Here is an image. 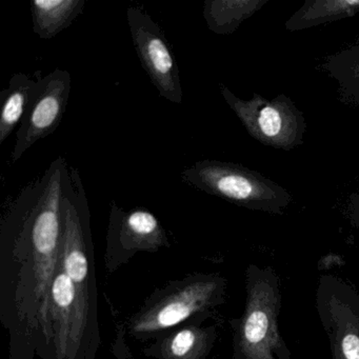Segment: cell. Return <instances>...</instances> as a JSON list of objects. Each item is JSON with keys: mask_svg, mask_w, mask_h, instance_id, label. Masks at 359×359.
<instances>
[{"mask_svg": "<svg viewBox=\"0 0 359 359\" xmlns=\"http://www.w3.org/2000/svg\"><path fill=\"white\" fill-rule=\"evenodd\" d=\"M67 159L56 158L9 203L1 224L3 245L32 264L34 318L49 338L52 283L60 269L62 203L68 180Z\"/></svg>", "mask_w": 359, "mask_h": 359, "instance_id": "cell-1", "label": "cell"}, {"mask_svg": "<svg viewBox=\"0 0 359 359\" xmlns=\"http://www.w3.org/2000/svg\"><path fill=\"white\" fill-rule=\"evenodd\" d=\"M245 311L233 320L234 359H292L280 331V280L272 266L250 264Z\"/></svg>", "mask_w": 359, "mask_h": 359, "instance_id": "cell-2", "label": "cell"}, {"mask_svg": "<svg viewBox=\"0 0 359 359\" xmlns=\"http://www.w3.org/2000/svg\"><path fill=\"white\" fill-rule=\"evenodd\" d=\"M182 180L193 188L239 207L283 214L292 195L258 172L226 161L203 159L182 171Z\"/></svg>", "mask_w": 359, "mask_h": 359, "instance_id": "cell-3", "label": "cell"}, {"mask_svg": "<svg viewBox=\"0 0 359 359\" xmlns=\"http://www.w3.org/2000/svg\"><path fill=\"white\" fill-rule=\"evenodd\" d=\"M220 94L236 114L248 133L264 146L291 151L300 146L306 123L302 111L285 95L269 100L254 94L249 100L237 97L226 86Z\"/></svg>", "mask_w": 359, "mask_h": 359, "instance_id": "cell-4", "label": "cell"}, {"mask_svg": "<svg viewBox=\"0 0 359 359\" xmlns=\"http://www.w3.org/2000/svg\"><path fill=\"white\" fill-rule=\"evenodd\" d=\"M315 304L331 359H359V292L344 279L323 275Z\"/></svg>", "mask_w": 359, "mask_h": 359, "instance_id": "cell-5", "label": "cell"}, {"mask_svg": "<svg viewBox=\"0 0 359 359\" xmlns=\"http://www.w3.org/2000/svg\"><path fill=\"white\" fill-rule=\"evenodd\" d=\"M127 22L136 54L152 85L168 102L182 104L178 65L161 27L138 7L128 8Z\"/></svg>", "mask_w": 359, "mask_h": 359, "instance_id": "cell-6", "label": "cell"}, {"mask_svg": "<svg viewBox=\"0 0 359 359\" xmlns=\"http://www.w3.org/2000/svg\"><path fill=\"white\" fill-rule=\"evenodd\" d=\"M71 92V75L55 69L35 83L26 114L16 133L11 161L18 163L39 140L54 133L62 123Z\"/></svg>", "mask_w": 359, "mask_h": 359, "instance_id": "cell-7", "label": "cell"}, {"mask_svg": "<svg viewBox=\"0 0 359 359\" xmlns=\"http://www.w3.org/2000/svg\"><path fill=\"white\" fill-rule=\"evenodd\" d=\"M226 283L216 276L201 277L182 283L137 315L132 323L134 334H152L169 329L196 313L213 308L222 302Z\"/></svg>", "mask_w": 359, "mask_h": 359, "instance_id": "cell-8", "label": "cell"}, {"mask_svg": "<svg viewBox=\"0 0 359 359\" xmlns=\"http://www.w3.org/2000/svg\"><path fill=\"white\" fill-rule=\"evenodd\" d=\"M51 340L58 358L71 357L79 350L85 337L91 304L77 289L72 279L62 271L56 273L52 283Z\"/></svg>", "mask_w": 359, "mask_h": 359, "instance_id": "cell-9", "label": "cell"}, {"mask_svg": "<svg viewBox=\"0 0 359 359\" xmlns=\"http://www.w3.org/2000/svg\"><path fill=\"white\" fill-rule=\"evenodd\" d=\"M109 239L111 245L121 252L155 251L168 245L163 226L154 214L144 208L123 211L112 203Z\"/></svg>", "mask_w": 359, "mask_h": 359, "instance_id": "cell-10", "label": "cell"}, {"mask_svg": "<svg viewBox=\"0 0 359 359\" xmlns=\"http://www.w3.org/2000/svg\"><path fill=\"white\" fill-rule=\"evenodd\" d=\"M86 0H32L33 31L41 39H52L83 14Z\"/></svg>", "mask_w": 359, "mask_h": 359, "instance_id": "cell-11", "label": "cell"}, {"mask_svg": "<svg viewBox=\"0 0 359 359\" xmlns=\"http://www.w3.org/2000/svg\"><path fill=\"white\" fill-rule=\"evenodd\" d=\"M266 3V0H205L203 15L210 31L231 35Z\"/></svg>", "mask_w": 359, "mask_h": 359, "instance_id": "cell-12", "label": "cell"}, {"mask_svg": "<svg viewBox=\"0 0 359 359\" xmlns=\"http://www.w3.org/2000/svg\"><path fill=\"white\" fill-rule=\"evenodd\" d=\"M359 13V0H308L285 22L289 31H299Z\"/></svg>", "mask_w": 359, "mask_h": 359, "instance_id": "cell-13", "label": "cell"}, {"mask_svg": "<svg viewBox=\"0 0 359 359\" xmlns=\"http://www.w3.org/2000/svg\"><path fill=\"white\" fill-rule=\"evenodd\" d=\"M36 81L24 73H16L9 81V87L0 93V144L11 135L18 123H22L32 96Z\"/></svg>", "mask_w": 359, "mask_h": 359, "instance_id": "cell-14", "label": "cell"}, {"mask_svg": "<svg viewBox=\"0 0 359 359\" xmlns=\"http://www.w3.org/2000/svg\"><path fill=\"white\" fill-rule=\"evenodd\" d=\"M213 329L186 327L165 340L161 346L165 359H203L211 350L215 339Z\"/></svg>", "mask_w": 359, "mask_h": 359, "instance_id": "cell-15", "label": "cell"}, {"mask_svg": "<svg viewBox=\"0 0 359 359\" xmlns=\"http://www.w3.org/2000/svg\"><path fill=\"white\" fill-rule=\"evenodd\" d=\"M325 69L339 83L344 100L359 104V46L327 60Z\"/></svg>", "mask_w": 359, "mask_h": 359, "instance_id": "cell-16", "label": "cell"}, {"mask_svg": "<svg viewBox=\"0 0 359 359\" xmlns=\"http://www.w3.org/2000/svg\"><path fill=\"white\" fill-rule=\"evenodd\" d=\"M351 220L353 224L359 231V191L355 196L351 199Z\"/></svg>", "mask_w": 359, "mask_h": 359, "instance_id": "cell-17", "label": "cell"}]
</instances>
